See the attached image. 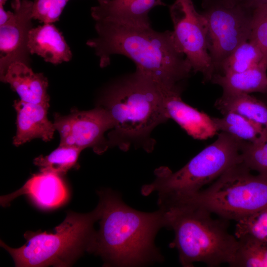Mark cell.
Here are the masks:
<instances>
[{
	"label": "cell",
	"mask_w": 267,
	"mask_h": 267,
	"mask_svg": "<svg viewBox=\"0 0 267 267\" xmlns=\"http://www.w3.org/2000/svg\"><path fill=\"white\" fill-rule=\"evenodd\" d=\"M267 62L247 71L222 75L215 74L211 82L222 87L223 92L267 94Z\"/></svg>",
	"instance_id": "18"
},
{
	"label": "cell",
	"mask_w": 267,
	"mask_h": 267,
	"mask_svg": "<svg viewBox=\"0 0 267 267\" xmlns=\"http://www.w3.org/2000/svg\"><path fill=\"white\" fill-rule=\"evenodd\" d=\"M16 113V134L13 143L18 146L32 139L40 138L50 141L56 130L47 118L49 105L34 104L16 100L13 104Z\"/></svg>",
	"instance_id": "15"
},
{
	"label": "cell",
	"mask_w": 267,
	"mask_h": 267,
	"mask_svg": "<svg viewBox=\"0 0 267 267\" xmlns=\"http://www.w3.org/2000/svg\"><path fill=\"white\" fill-rule=\"evenodd\" d=\"M242 141L221 132L213 143L180 170L173 173L165 166L156 169L155 179L142 186L141 193L146 196L157 192L159 201L175 200L195 194L204 185L242 162Z\"/></svg>",
	"instance_id": "6"
},
{
	"label": "cell",
	"mask_w": 267,
	"mask_h": 267,
	"mask_svg": "<svg viewBox=\"0 0 267 267\" xmlns=\"http://www.w3.org/2000/svg\"><path fill=\"white\" fill-rule=\"evenodd\" d=\"M100 215L98 204L86 214L69 211L54 232L28 231L22 246L13 248L1 240L0 246L11 255L15 267H68L85 251L91 253L96 233L93 225Z\"/></svg>",
	"instance_id": "5"
},
{
	"label": "cell",
	"mask_w": 267,
	"mask_h": 267,
	"mask_svg": "<svg viewBox=\"0 0 267 267\" xmlns=\"http://www.w3.org/2000/svg\"><path fill=\"white\" fill-rule=\"evenodd\" d=\"M28 46L31 54H36L53 64L69 62L72 53L62 33L51 23H44L30 30Z\"/></svg>",
	"instance_id": "17"
},
{
	"label": "cell",
	"mask_w": 267,
	"mask_h": 267,
	"mask_svg": "<svg viewBox=\"0 0 267 267\" xmlns=\"http://www.w3.org/2000/svg\"><path fill=\"white\" fill-rule=\"evenodd\" d=\"M95 29L97 36L86 44L94 49L101 68L109 65L112 55H124L162 89L180 85L192 71L175 43L173 31L104 21H96Z\"/></svg>",
	"instance_id": "1"
},
{
	"label": "cell",
	"mask_w": 267,
	"mask_h": 267,
	"mask_svg": "<svg viewBox=\"0 0 267 267\" xmlns=\"http://www.w3.org/2000/svg\"><path fill=\"white\" fill-rule=\"evenodd\" d=\"M7 0H0V6H3L6 2Z\"/></svg>",
	"instance_id": "32"
},
{
	"label": "cell",
	"mask_w": 267,
	"mask_h": 267,
	"mask_svg": "<svg viewBox=\"0 0 267 267\" xmlns=\"http://www.w3.org/2000/svg\"><path fill=\"white\" fill-rule=\"evenodd\" d=\"M229 4H235L241 2L242 0H221Z\"/></svg>",
	"instance_id": "30"
},
{
	"label": "cell",
	"mask_w": 267,
	"mask_h": 267,
	"mask_svg": "<svg viewBox=\"0 0 267 267\" xmlns=\"http://www.w3.org/2000/svg\"><path fill=\"white\" fill-rule=\"evenodd\" d=\"M101 215L91 253L105 266L138 267L161 262L163 258L154 239L166 227L164 210L143 212L127 205L111 189L97 191Z\"/></svg>",
	"instance_id": "2"
},
{
	"label": "cell",
	"mask_w": 267,
	"mask_h": 267,
	"mask_svg": "<svg viewBox=\"0 0 267 267\" xmlns=\"http://www.w3.org/2000/svg\"><path fill=\"white\" fill-rule=\"evenodd\" d=\"M241 3L247 7L254 9L267 4V0H242Z\"/></svg>",
	"instance_id": "28"
},
{
	"label": "cell",
	"mask_w": 267,
	"mask_h": 267,
	"mask_svg": "<svg viewBox=\"0 0 267 267\" xmlns=\"http://www.w3.org/2000/svg\"><path fill=\"white\" fill-rule=\"evenodd\" d=\"M238 246L232 267H267V242L243 238L238 239Z\"/></svg>",
	"instance_id": "23"
},
{
	"label": "cell",
	"mask_w": 267,
	"mask_h": 267,
	"mask_svg": "<svg viewBox=\"0 0 267 267\" xmlns=\"http://www.w3.org/2000/svg\"><path fill=\"white\" fill-rule=\"evenodd\" d=\"M40 172L33 174L18 190L1 196V206H8L14 199L22 195H27L43 209H52L64 204L68 198V191L61 176L50 172Z\"/></svg>",
	"instance_id": "13"
},
{
	"label": "cell",
	"mask_w": 267,
	"mask_h": 267,
	"mask_svg": "<svg viewBox=\"0 0 267 267\" xmlns=\"http://www.w3.org/2000/svg\"><path fill=\"white\" fill-rule=\"evenodd\" d=\"M13 11H6L3 6H0V26L5 24L13 17Z\"/></svg>",
	"instance_id": "29"
},
{
	"label": "cell",
	"mask_w": 267,
	"mask_h": 267,
	"mask_svg": "<svg viewBox=\"0 0 267 267\" xmlns=\"http://www.w3.org/2000/svg\"><path fill=\"white\" fill-rule=\"evenodd\" d=\"M33 1L12 0L13 17L0 26V75L2 76L8 67L17 62L29 66L31 62L28 36L33 27Z\"/></svg>",
	"instance_id": "11"
},
{
	"label": "cell",
	"mask_w": 267,
	"mask_h": 267,
	"mask_svg": "<svg viewBox=\"0 0 267 267\" xmlns=\"http://www.w3.org/2000/svg\"><path fill=\"white\" fill-rule=\"evenodd\" d=\"M69 0H34L33 1L32 18L41 22L51 23L59 20Z\"/></svg>",
	"instance_id": "26"
},
{
	"label": "cell",
	"mask_w": 267,
	"mask_h": 267,
	"mask_svg": "<svg viewBox=\"0 0 267 267\" xmlns=\"http://www.w3.org/2000/svg\"><path fill=\"white\" fill-rule=\"evenodd\" d=\"M221 118L212 117L218 131L230 134L240 140L256 143L267 133L261 125L233 112L222 114Z\"/></svg>",
	"instance_id": "20"
},
{
	"label": "cell",
	"mask_w": 267,
	"mask_h": 267,
	"mask_svg": "<svg viewBox=\"0 0 267 267\" xmlns=\"http://www.w3.org/2000/svg\"><path fill=\"white\" fill-rule=\"evenodd\" d=\"M53 124L60 136V145L82 150L90 147L97 154L104 153L110 146L104 134L114 124L107 110L97 106L87 111L72 110L68 115L54 114Z\"/></svg>",
	"instance_id": "10"
},
{
	"label": "cell",
	"mask_w": 267,
	"mask_h": 267,
	"mask_svg": "<svg viewBox=\"0 0 267 267\" xmlns=\"http://www.w3.org/2000/svg\"><path fill=\"white\" fill-rule=\"evenodd\" d=\"M214 105L222 114L235 113L267 129V104L250 94L222 92Z\"/></svg>",
	"instance_id": "19"
},
{
	"label": "cell",
	"mask_w": 267,
	"mask_h": 267,
	"mask_svg": "<svg viewBox=\"0 0 267 267\" xmlns=\"http://www.w3.org/2000/svg\"><path fill=\"white\" fill-rule=\"evenodd\" d=\"M169 8L177 46L189 62L192 71L201 73L204 82L211 81L216 71L208 51L204 16L196 11L192 0H175Z\"/></svg>",
	"instance_id": "9"
},
{
	"label": "cell",
	"mask_w": 267,
	"mask_h": 267,
	"mask_svg": "<svg viewBox=\"0 0 267 267\" xmlns=\"http://www.w3.org/2000/svg\"><path fill=\"white\" fill-rule=\"evenodd\" d=\"M242 162L222 174L210 186L185 197L212 214L228 220H238L267 208V179Z\"/></svg>",
	"instance_id": "7"
},
{
	"label": "cell",
	"mask_w": 267,
	"mask_h": 267,
	"mask_svg": "<svg viewBox=\"0 0 267 267\" xmlns=\"http://www.w3.org/2000/svg\"><path fill=\"white\" fill-rule=\"evenodd\" d=\"M201 13L208 28V51L216 74L222 64L241 44L251 37L253 9L239 2L202 0Z\"/></svg>",
	"instance_id": "8"
},
{
	"label": "cell",
	"mask_w": 267,
	"mask_h": 267,
	"mask_svg": "<svg viewBox=\"0 0 267 267\" xmlns=\"http://www.w3.org/2000/svg\"><path fill=\"white\" fill-rule=\"evenodd\" d=\"M99 4L102 5L107 3L110 0H97Z\"/></svg>",
	"instance_id": "31"
},
{
	"label": "cell",
	"mask_w": 267,
	"mask_h": 267,
	"mask_svg": "<svg viewBox=\"0 0 267 267\" xmlns=\"http://www.w3.org/2000/svg\"><path fill=\"white\" fill-rule=\"evenodd\" d=\"M236 222L235 234L237 239L248 238L267 242V208Z\"/></svg>",
	"instance_id": "24"
},
{
	"label": "cell",
	"mask_w": 267,
	"mask_h": 267,
	"mask_svg": "<svg viewBox=\"0 0 267 267\" xmlns=\"http://www.w3.org/2000/svg\"><path fill=\"white\" fill-rule=\"evenodd\" d=\"M241 155L249 169L267 179V133L256 143L243 141Z\"/></svg>",
	"instance_id": "25"
},
{
	"label": "cell",
	"mask_w": 267,
	"mask_h": 267,
	"mask_svg": "<svg viewBox=\"0 0 267 267\" xmlns=\"http://www.w3.org/2000/svg\"><path fill=\"white\" fill-rule=\"evenodd\" d=\"M267 62L260 48L251 41L239 45L223 62L218 73L225 75L240 73Z\"/></svg>",
	"instance_id": "21"
},
{
	"label": "cell",
	"mask_w": 267,
	"mask_h": 267,
	"mask_svg": "<svg viewBox=\"0 0 267 267\" xmlns=\"http://www.w3.org/2000/svg\"><path fill=\"white\" fill-rule=\"evenodd\" d=\"M0 81L8 84L22 101L49 105L47 79L43 73L34 72L30 66L23 62L11 64L0 77Z\"/></svg>",
	"instance_id": "16"
},
{
	"label": "cell",
	"mask_w": 267,
	"mask_h": 267,
	"mask_svg": "<svg viewBox=\"0 0 267 267\" xmlns=\"http://www.w3.org/2000/svg\"><path fill=\"white\" fill-rule=\"evenodd\" d=\"M265 96H264V98H263V100L267 104V94H265Z\"/></svg>",
	"instance_id": "33"
},
{
	"label": "cell",
	"mask_w": 267,
	"mask_h": 267,
	"mask_svg": "<svg viewBox=\"0 0 267 267\" xmlns=\"http://www.w3.org/2000/svg\"><path fill=\"white\" fill-rule=\"evenodd\" d=\"M179 85L162 89L163 103L169 119L175 121L186 133L196 139L205 140L218 134L212 117L184 102Z\"/></svg>",
	"instance_id": "12"
},
{
	"label": "cell",
	"mask_w": 267,
	"mask_h": 267,
	"mask_svg": "<svg viewBox=\"0 0 267 267\" xmlns=\"http://www.w3.org/2000/svg\"><path fill=\"white\" fill-rule=\"evenodd\" d=\"M250 41L256 44L267 61V4L253 9V20Z\"/></svg>",
	"instance_id": "27"
},
{
	"label": "cell",
	"mask_w": 267,
	"mask_h": 267,
	"mask_svg": "<svg viewBox=\"0 0 267 267\" xmlns=\"http://www.w3.org/2000/svg\"><path fill=\"white\" fill-rule=\"evenodd\" d=\"M162 0H110L90 9L96 21H112L136 26L149 27L150 10L156 6L165 5Z\"/></svg>",
	"instance_id": "14"
},
{
	"label": "cell",
	"mask_w": 267,
	"mask_h": 267,
	"mask_svg": "<svg viewBox=\"0 0 267 267\" xmlns=\"http://www.w3.org/2000/svg\"><path fill=\"white\" fill-rule=\"evenodd\" d=\"M98 105L108 111L114 122L108 134L110 146L123 151L134 146L151 152L156 142L151 136L153 130L169 120L162 89L137 69L108 85Z\"/></svg>",
	"instance_id": "3"
},
{
	"label": "cell",
	"mask_w": 267,
	"mask_h": 267,
	"mask_svg": "<svg viewBox=\"0 0 267 267\" xmlns=\"http://www.w3.org/2000/svg\"><path fill=\"white\" fill-rule=\"evenodd\" d=\"M158 206L164 211L166 227L174 231L170 246L178 250L183 267H193L196 262L212 267L231 265L239 242L228 232L227 220L213 219L212 213L187 198Z\"/></svg>",
	"instance_id": "4"
},
{
	"label": "cell",
	"mask_w": 267,
	"mask_h": 267,
	"mask_svg": "<svg viewBox=\"0 0 267 267\" xmlns=\"http://www.w3.org/2000/svg\"><path fill=\"white\" fill-rule=\"evenodd\" d=\"M80 148L60 145L45 156L40 155L34 160V164L40 168V171L50 172L60 176L77 166Z\"/></svg>",
	"instance_id": "22"
}]
</instances>
